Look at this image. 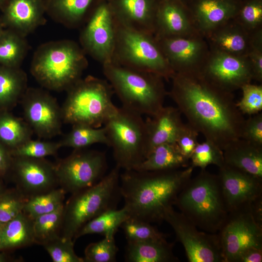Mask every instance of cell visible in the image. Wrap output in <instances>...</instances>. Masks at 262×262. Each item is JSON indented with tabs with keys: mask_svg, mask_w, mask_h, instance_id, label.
<instances>
[{
	"mask_svg": "<svg viewBox=\"0 0 262 262\" xmlns=\"http://www.w3.org/2000/svg\"><path fill=\"white\" fill-rule=\"evenodd\" d=\"M167 95L188 123L223 151L241 138L245 119L232 92L215 85L199 72H176Z\"/></svg>",
	"mask_w": 262,
	"mask_h": 262,
	"instance_id": "6da1fadb",
	"label": "cell"
},
{
	"mask_svg": "<svg viewBox=\"0 0 262 262\" xmlns=\"http://www.w3.org/2000/svg\"><path fill=\"white\" fill-rule=\"evenodd\" d=\"M194 167L142 171L124 170L120 190L130 217L150 223L164 221V212L174 205L178 194L192 178Z\"/></svg>",
	"mask_w": 262,
	"mask_h": 262,
	"instance_id": "7a4b0ae2",
	"label": "cell"
},
{
	"mask_svg": "<svg viewBox=\"0 0 262 262\" xmlns=\"http://www.w3.org/2000/svg\"><path fill=\"white\" fill-rule=\"evenodd\" d=\"M81 46L70 40L51 41L41 45L31 63V72L43 87L66 91L82 78L88 63Z\"/></svg>",
	"mask_w": 262,
	"mask_h": 262,
	"instance_id": "3957f363",
	"label": "cell"
},
{
	"mask_svg": "<svg viewBox=\"0 0 262 262\" xmlns=\"http://www.w3.org/2000/svg\"><path fill=\"white\" fill-rule=\"evenodd\" d=\"M174 205L197 228L210 233L219 231L229 214L218 175L206 169L187 181Z\"/></svg>",
	"mask_w": 262,
	"mask_h": 262,
	"instance_id": "277c9868",
	"label": "cell"
},
{
	"mask_svg": "<svg viewBox=\"0 0 262 262\" xmlns=\"http://www.w3.org/2000/svg\"><path fill=\"white\" fill-rule=\"evenodd\" d=\"M102 67L122 107L147 116L156 115L164 107L167 92L161 76L112 62Z\"/></svg>",
	"mask_w": 262,
	"mask_h": 262,
	"instance_id": "5b68a950",
	"label": "cell"
},
{
	"mask_svg": "<svg viewBox=\"0 0 262 262\" xmlns=\"http://www.w3.org/2000/svg\"><path fill=\"white\" fill-rule=\"evenodd\" d=\"M66 91L61 106L64 123L101 127L118 109L112 100L114 91L107 80L89 75Z\"/></svg>",
	"mask_w": 262,
	"mask_h": 262,
	"instance_id": "8992f818",
	"label": "cell"
},
{
	"mask_svg": "<svg viewBox=\"0 0 262 262\" xmlns=\"http://www.w3.org/2000/svg\"><path fill=\"white\" fill-rule=\"evenodd\" d=\"M117 165L95 185L71 194L64 204L61 235L72 239L88 222L101 213L116 209L122 197Z\"/></svg>",
	"mask_w": 262,
	"mask_h": 262,
	"instance_id": "52a82bcc",
	"label": "cell"
},
{
	"mask_svg": "<svg viewBox=\"0 0 262 262\" xmlns=\"http://www.w3.org/2000/svg\"><path fill=\"white\" fill-rule=\"evenodd\" d=\"M116 23L112 62L152 73L164 79L172 78L175 72L154 35L128 28L117 22Z\"/></svg>",
	"mask_w": 262,
	"mask_h": 262,
	"instance_id": "ba28073f",
	"label": "cell"
},
{
	"mask_svg": "<svg viewBox=\"0 0 262 262\" xmlns=\"http://www.w3.org/2000/svg\"><path fill=\"white\" fill-rule=\"evenodd\" d=\"M116 165L135 169L146 157L145 120L142 115L123 107L103 125Z\"/></svg>",
	"mask_w": 262,
	"mask_h": 262,
	"instance_id": "9c48e42d",
	"label": "cell"
},
{
	"mask_svg": "<svg viewBox=\"0 0 262 262\" xmlns=\"http://www.w3.org/2000/svg\"><path fill=\"white\" fill-rule=\"evenodd\" d=\"M217 234L223 262H237L246 250L262 247V199L229 213Z\"/></svg>",
	"mask_w": 262,
	"mask_h": 262,
	"instance_id": "30bf717a",
	"label": "cell"
},
{
	"mask_svg": "<svg viewBox=\"0 0 262 262\" xmlns=\"http://www.w3.org/2000/svg\"><path fill=\"white\" fill-rule=\"evenodd\" d=\"M54 165L59 185L71 194L96 184L107 168L104 152L85 148L74 149Z\"/></svg>",
	"mask_w": 262,
	"mask_h": 262,
	"instance_id": "8fae6325",
	"label": "cell"
},
{
	"mask_svg": "<svg viewBox=\"0 0 262 262\" xmlns=\"http://www.w3.org/2000/svg\"><path fill=\"white\" fill-rule=\"evenodd\" d=\"M83 25L80 42L85 53L102 65L111 62L117 23L107 0L96 5Z\"/></svg>",
	"mask_w": 262,
	"mask_h": 262,
	"instance_id": "7c38bea8",
	"label": "cell"
},
{
	"mask_svg": "<svg viewBox=\"0 0 262 262\" xmlns=\"http://www.w3.org/2000/svg\"><path fill=\"white\" fill-rule=\"evenodd\" d=\"M164 221L174 230L176 238L184 248L189 262H223L217 233L198 230L197 227L173 207L164 212Z\"/></svg>",
	"mask_w": 262,
	"mask_h": 262,
	"instance_id": "4fadbf2b",
	"label": "cell"
},
{
	"mask_svg": "<svg viewBox=\"0 0 262 262\" xmlns=\"http://www.w3.org/2000/svg\"><path fill=\"white\" fill-rule=\"evenodd\" d=\"M19 102L24 119L37 136L48 139L61 133L64 123L61 107L49 92L28 87Z\"/></svg>",
	"mask_w": 262,
	"mask_h": 262,
	"instance_id": "5bb4252c",
	"label": "cell"
},
{
	"mask_svg": "<svg viewBox=\"0 0 262 262\" xmlns=\"http://www.w3.org/2000/svg\"><path fill=\"white\" fill-rule=\"evenodd\" d=\"M10 173L16 188L27 198L59 185L55 165L45 158L13 157Z\"/></svg>",
	"mask_w": 262,
	"mask_h": 262,
	"instance_id": "9a60e30c",
	"label": "cell"
},
{
	"mask_svg": "<svg viewBox=\"0 0 262 262\" xmlns=\"http://www.w3.org/2000/svg\"><path fill=\"white\" fill-rule=\"evenodd\" d=\"M199 72L215 85L229 92L241 89L253 79L248 58L218 51Z\"/></svg>",
	"mask_w": 262,
	"mask_h": 262,
	"instance_id": "2e32d148",
	"label": "cell"
},
{
	"mask_svg": "<svg viewBox=\"0 0 262 262\" xmlns=\"http://www.w3.org/2000/svg\"><path fill=\"white\" fill-rule=\"evenodd\" d=\"M229 213L262 199V179L224 164L217 174Z\"/></svg>",
	"mask_w": 262,
	"mask_h": 262,
	"instance_id": "e0dca14e",
	"label": "cell"
},
{
	"mask_svg": "<svg viewBox=\"0 0 262 262\" xmlns=\"http://www.w3.org/2000/svg\"><path fill=\"white\" fill-rule=\"evenodd\" d=\"M160 48L176 73L199 71V61L205 50V45L198 38L175 36L156 38Z\"/></svg>",
	"mask_w": 262,
	"mask_h": 262,
	"instance_id": "ac0fdd59",
	"label": "cell"
},
{
	"mask_svg": "<svg viewBox=\"0 0 262 262\" xmlns=\"http://www.w3.org/2000/svg\"><path fill=\"white\" fill-rule=\"evenodd\" d=\"M116 22L154 35L158 0H107Z\"/></svg>",
	"mask_w": 262,
	"mask_h": 262,
	"instance_id": "d6986e66",
	"label": "cell"
},
{
	"mask_svg": "<svg viewBox=\"0 0 262 262\" xmlns=\"http://www.w3.org/2000/svg\"><path fill=\"white\" fill-rule=\"evenodd\" d=\"M44 0H9L4 6L2 23L26 36L46 21Z\"/></svg>",
	"mask_w": 262,
	"mask_h": 262,
	"instance_id": "ffe728a7",
	"label": "cell"
},
{
	"mask_svg": "<svg viewBox=\"0 0 262 262\" xmlns=\"http://www.w3.org/2000/svg\"><path fill=\"white\" fill-rule=\"evenodd\" d=\"M204 31H210L236 16L241 0H181Z\"/></svg>",
	"mask_w": 262,
	"mask_h": 262,
	"instance_id": "44dd1931",
	"label": "cell"
},
{
	"mask_svg": "<svg viewBox=\"0 0 262 262\" xmlns=\"http://www.w3.org/2000/svg\"><path fill=\"white\" fill-rule=\"evenodd\" d=\"M181 115L177 108L164 106L156 115L147 116L145 120L146 157L158 146L176 143L184 124Z\"/></svg>",
	"mask_w": 262,
	"mask_h": 262,
	"instance_id": "7402d4cb",
	"label": "cell"
},
{
	"mask_svg": "<svg viewBox=\"0 0 262 262\" xmlns=\"http://www.w3.org/2000/svg\"><path fill=\"white\" fill-rule=\"evenodd\" d=\"M189 14L181 0H158L155 37L185 36L190 29Z\"/></svg>",
	"mask_w": 262,
	"mask_h": 262,
	"instance_id": "603a6c76",
	"label": "cell"
},
{
	"mask_svg": "<svg viewBox=\"0 0 262 262\" xmlns=\"http://www.w3.org/2000/svg\"><path fill=\"white\" fill-rule=\"evenodd\" d=\"M225 164L262 179V147L242 138L223 150Z\"/></svg>",
	"mask_w": 262,
	"mask_h": 262,
	"instance_id": "cb8c5ba5",
	"label": "cell"
},
{
	"mask_svg": "<svg viewBox=\"0 0 262 262\" xmlns=\"http://www.w3.org/2000/svg\"><path fill=\"white\" fill-rule=\"evenodd\" d=\"M101 0H44L46 13L70 28L86 21L91 11Z\"/></svg>",
	"mask_w": 262,
	"mask_h": 262,
	"instance_id": "d4e9b609",
	"label": "cell"
},
{
	"mask_svg": "<svg viewBox=\"0 0 262 262\" xmlns=\"http://www.w3.org/2000/svg\"><path fill=\"white\" fill-rule=\"evenodd\" d=\"M173 243L164 240L127 242L125 258L129 262H176Z\"/></svg>",
	"mask_w": 262,
	"mask_h": 262,
	"instance_id": "484cf974",
	"label": "cell"
},
{
	"mask_svg": "<svg viewBox=\"0 0 262 262\" xmlns=\"http://www.w3.org/2000/svg\"><path fill=\"white\" fill-rule=\"evenodd\" d=\"M27 88V76L20 67L0 65V111L13 109Z\"/></svg>",
	"mask_w": 262,
	"mask_h": 262,
	"instance_id": "4316f807",
	"label": "cell"
},
{
	"mask_svg": "<svg viewBox=\"0 0 262 262\" xmlns=\"http://www.w3.org/2000/svg\"><path fill=\"white\" fill-rule=\"evenodd\" d=\"M180 151L176 143H166L155 147L134 170L159 171L185 168L190 164Z\"/></svg>",
	"mask_w": 262,
	"mask_h": 262,
	"instance_id": "83f0119b",
	"label": "cell"
},
{
	"mask_svg": "<svg viewBox=\"0 0 262 262\" xmlns=\"http://www.w3.org/2000/svg\"><path fill=\"white\" fill-rule=\"evenodd\" d=\"M34 244L33 220L23 212L2 225L0 250H10Z\"/></svg>",
	"mask_w": 262,
	"mask_h": 262,
	"instance_id": "f1b7e54d",
	"label": "cell"
},
{
	"mask_svg": "<svg viewBox=\"0 0 262 262\" xmlns=\"http://www.w3.org/2000/svg\"><path fill=\"white\" fill-rule=\"evenodd\" d=\"M129 217L124 207L119 210L106 211L85 224L76 234L74 241L79 237L91 234H99L104 237L115 236L118 229Z\"/></svg>",
	"mask_w": 262,
	"mask_h": 262,
	"instance_id": "f546056e",
	"label": "cell"
},
{
	"mask_svg": "<svg viewBox=\"0 0 262 262\" xmlns=\"http://www.w3.org/2000/svg\"><path fill=\"white\" fill-rule=\"evenodd\" d=\"M33 132L24 119L0 111V140L11 150L32 139Z\"/></svg>",
	"mask_w": 262,
	"mask_h": 262,
	"instance_id": "4dcf8cb0",
	"label": "cell"
},
{
	"mask_svg": "<svg viewBox=\"0 0 262 262\" xmlns=\"http://www.w3.org/2000/svg\"><path fill=\"white\" fill-rule=\"evenodd\" d=\"M25 36L8 29L0 36V65L20 67L28 50Z\"/></svg>",
	"mask_w": 262,
	"mask_h": 262,
	"instance_id": "1f68e13d",
	"label": "cell"
},
{
	"mask_svg": "<svg viewBox=\"0 0 262 262\" xmlns=\"http://www.w3.org/2000/svg\"><path fill=\"white\" fill-rule=\"evenodd\" d=\"M59 142L61 147H71L74 149L85 148L97 143L109 146L104 126L94 128L84 125H72L70 131Z\"/></svg>",
	"mask_w": 262,
	"mask_h": 262,
	"instance_id": "d6a6232c",
	"label": "cell"
},
{
	"mask_svg": "<svg viewBox=\"0 0 262 262\" xmlns=\"http://www.w3.org/2000/svg\"><path fill=\"white\" fill-rule=\"evenodd\" d=\"M66 193L63 188L57 187L31 197L27 200L22 212L34 220L40 215L54 211L64 205Z\"/></svg>",
	"mask_w": 262,
	"mask_h": 262,
	"instance_id": "836d02e7",
	"label": "cell"
},
{
	"mask_svg": "<svg viewBox=\"0 0 262 262\" xmlns=\"http://www.w3.org/2000/svg\"><path fill=\"white\" fill-rule=\"evenodd\" d=\"M213 41L216 51L236 56H245L250 46L246 34L236 27L225 28L217 32L213 37Z\"/></svg>",
	"mask_w": 262,
	"mask_h": 262,
	"instance_id": "e575fe53",
	"label": "cell"
},
{
	"mask_svg": "<svg viewBox=\"0 0 262 262\" xmlns=\"http://www.w3.org/2000/svg\"><path fill=\"white\" fill-rule=\"evenodd\" d=\"M64 204L54 211L40 215L33 220L34 244L43 246L60 236Z\"/></svg>",
	"mask_w": 262,
	"mask_h": 262,
	"instance_id": "d590c367",
	"label": "cell"
},
{
	"mask_svg": "<svg viewBox=\"0 0 262 262\" xmlns=\"http://www.w3.org/2000/svg\"><path fill=\"white\" fill-rule=\"evenodd\" d=\"M127 242L166 239V234L160 231L151 223L129 217L121 225Z\"/></svg>",
	"mask_w": 262,
	"mask_h": 262,
	"instance_id": "8d00e7d4",
	"label": "cell"
},
{
	"mask_svg": "<svg viewBox=\"0 0 262 262\" xmlns=\"http://www.w3.org/2000/svg\"><path fill=\"white\" fill-rule=\"evenodd\" d=\"M190 164L195 167L206 169L210 164L220 168L224 165L223 151L211 142L205 141L198 143L190 158Z\"/></svg>",
	"mask_w": 262,
	"mask_h": 262,
	"instance_id": "74e56055",
	"label": "cell"
},
{
	"mask_svg": "<svg viewBox=\"0 0 262 262\" xmlns=\"http://www.w3.org/2000/svg\"><path fill=\"white\" fill-rule=\"evenodd\" d=\"M61 147L59 142L33 140L31 139L11 150V152L13 157L45 158L47 156L55 155Z\"/></svg>",
	"mask_w": 262,
	"mask_h": 262,
	"instance_id": "f35d334b",
	"label": "cell"
},
{
	"mask_svg": "<svg viewBox=\"0 0 262 262\" xmlns=\"http://www.w3.org/2000/svg\"><path fill=\"white\" fill-rule=\"evenodd\" d=\"M27 199L16 188L5 189L0 195V224L7 223L21 213Z\"/></svg>",
	"mask_w": 262,
	"mask_h": 262,
	"instance_id": "ab89813d",
	"label": "cell"
},
{
	"mask_svg": "<svg viewBox=\"0 0 262 262\" xmlns=\"http://www.w3.org/2000/svg\"><path fill=\"white\" fill-rule=\"evenodd\" d=\"M118 248L115 236H105L97 242L89 244L84 250V262H114L116 261Z\"/></svg>",
	"mask_w": 262,
	"mask_h": 262,
	"instance_id": "60d3db41",
	"label": "cell"
},
{
	"mask_svg": "<svg viewBox=\"0 0 262 262\" xmlns=\"http://www.w3.org/2000/svg\"><path fill=\"white\" fill-rule=\"evenodd\" d=\"M74 241L59 236L47 242L43 246L54 262H84L74 249Z\"/></svg>",
	"mask_w": 262,
	"mask_h": 262,
	"instance_id": "b9f144b4",
	"label": "cell"
},
{
	"mask_svg": "<svg viewBox=\"0 0 262 262\" xmlns=\"http://www.w3.org/2000/svg\"><path fill=\"white\" fill-rule=\"evenodd\" d=\"M243 96L236 103L242 114L253 115L259 113L262 109V86L250 83L243 85L241 88Z\"/></svg>",
	"mask_w": 262,
	"mask_h": 262,
	"instance_id": "7bdbcfd3",
	"label": "cell"
},
{
	"mask_svg": "<svg viewBox=\"0 0 262 262\" xmlns=\"http://www.w3.org/2000/svg\"><path fill=\"white\" fill-rule=\"evenodd\" d=\"M237 16L247 27L255 28L262 21V0H242Z\"/></svg>",
	"mask_w": 262,
	"mask_h": 262,
	"instance_id": "ee69618b",
	"label": "cell"
},
{
	"mask_svg": "<svg viewBox=\"0 0 262 262\" xmlns=\"http://www.w3.org/2000/svg\"><path fill=\"white\" fill-rule=\"evenodd\" d=\"M199 132L189 124H184L177 137L176 143L181 154L187 159L190 158L198 143Z\"/></svg>",
	"mask_w": 262,
	"mask_h": 262,
	"instance_id": "f6af8a7d",
	"label": "cell"
},
{
	"mask_svg": "<svg viewBox=\"0 0 262 262\" xmlns=\"http://www.w3.org/2000/svg\"><path fill=\"white\" fill-rule=\"evenodd\" d=\"M262 33L259 32L250 42L247 52L248 59L251 67L254 79L262 81Z\"/></svg>",
	"mask_w": 262,
	"mask_h": 262,
	"instance_id": "bcb514c9",
	"label": "cell"
},
{
	"mask_svg": "<svg viewBox=\"0 0 262 262\" xmlns=\"http://www.w3.org/2000/svg\"><path fill=\"white\" fill-rule=\"evenodd\" d=\"M254 115L245 119L241 138L262 147V114Z\"/></svg>",
	"mask_w": 262,
	"mask_h": 262,
	"instance_id": "7dc6e473",
	"label": "cell"
},
{
	"mask_svg": "<svg viewBox=\"0 0 262 262\" xmlns=\"http://www.w3.org/2000/svg\"><path fill=\"white\" fill-rule=\"evenodd\" d=\"M13 157L11 150L0 140V178L5 177L10 173Z\"/></svg>",
	"mask_w": 262,
	"mask_h": 262,
	"instance_id": "c3c4849f",
	"label": "cell"
},
{
	"mask_svg": "<svg viewBox=\"0 0 262 262\" xmlns=\"http://www.w3.org/2000/svg\"><path fill=\"white\" fill-rule=\"evenodd\" d=\"M262 262V247H251L243 252L237 262Z\"/></svg>",
	"mask_w": 262,
	"mask_h": 262,
	"instance_id": "681fc988",
	"label": "cell"
},
{
	"mask_svg": "<svg viewBox=\"0 0 262 262\" xmlns=\"http://www.w3.org/2000/svg\"><path fill=\"white\" fill-rule=\"evenodd\" d=\"M11 260V258L6 253L5 250H0V262H9Z\"/></svg>",
	"mask_w": 262,
	"mask_h": 262,
	"instance_id": "f907efd6",
	"label": "cell"
},
{
	"mask_svg": "<svg viewBox=\"0 0 262 262\" xmlns=\"http://www.w3.org/2000/svg\"><path fill=\"white\" fill-rule=\"evenodd\" d=\"M5 190L3 184L1 181V179L0 178V195Z\"/></svg>",
	"mask_w": 262,
	"mask_h": 262,
	"instance_id": "816d5d0a",
	"label": "cell"
},
{
	"mask_svg": "<svg viewBox=\"0 0 262 262\" xmlns=\"http://www.w3.org/2000/svg\"><path fill=\"white\" fill-rule=\"evenodd\" d=\"M2 225L0 224V250L1 249Z\"/></svg>",
	"mask_w": 262,
	"mask_h": 262,
	"instance_id": "f5cc1de1",
	"label": "cell"
},
{
	"mask_svg": "<svg viewBox=\"0 0 262 262\" xmlns=\"http://www.w3.org/2000/svg\"><path fill=\"white\" fill-rule=\"evenodd\" d=\"M8 1V0H0V7L5 6Z\"/></svg>",
	"mask_w": 262,
	"mask_h": 262,
	"instance_id": "db71d44e",
	"label": "cell"
},
{
	"mask_svg": "<svg viewBox=\"0 0 262 262\" xmlns=\"http://www.w3.org/2000/svg\"><path fill=\"white\" fill-rule=\"evenodd\" d=\"M4 30L2 27V23L0 21V36H1L2 33H3Z\"/></svg>",
	"mask_w": 262,
	"mask_h": 262,
	"instance_id": "11a10c76",
	"label": "cell"
},
{
	"mask_svg": "<svg viewBox=\"0 0 262 262\" xmlns=\"http://www.w3.org/2000/svg\"></svg>",
	"mask_w": 262,
	"mask_h": 262,
	"instance_id": "9f6ffc18",
	"label": "cell"
}]
</instances>
